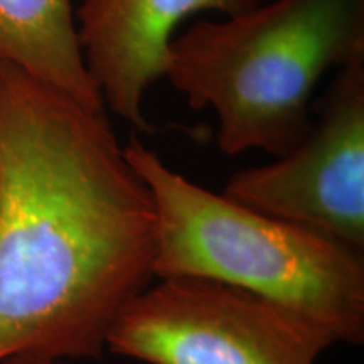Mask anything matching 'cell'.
I'll return each mask as SVG.
<instances>
[{"mask_svg": "<svg viewBox=\"0 0 364 364\" xmlns=\"http://www.w3.org/2000/svg\"><path fill=\"white\" fill-rule=\"evenodd\" d=\"M154 255L152 194L107 110L0 65V363L103 358Z\"/></svg>", "mask_w": 364, "mask_h": 364, "instance_id": "1", "label": "cell"}, {"mask_svg": "<svg viewBox=\"0 0 364 364\" xmlns=\"http://www.w3.org/2000/svg\"><path fill=\"white\" fill-rule=\"evenodd\" d=\"M361 61L364 0H268L174 36L164 76L194 110L216 112L223 154L282 157L311 130L322 75Z\"/></svg>", "mask_w": 364, "mask_h": 364, "instance_id": "2", "label": "cell"}, {"mask_svg": "<svg viewBox=\"0 0 364 364\" xmlns=\"http://www.w3.org/2000/svg\"><path fill=\"white\" fill-rule=\"evenodd\" d=\"M124 150L156 206V279L241 287L311 318L336 343H363V252L194 184L136 136Z\"/></svg>", "mask_w": 364, "mask_h": 364, "instance_id": "3", "label": "cell"}, {"mask_svg": "<svg viewBox=\"0 0 364 364\" xmlns=\"http://www.w3.org/2000/svg\"><path fill=\"white\" fill-rule=\"evenodd\" d=\"M324 327L225 282L154 279L118 312L107 351L147 364H317Z\"/></svg>", "mask_w": 364, "mask_h": 364, "instance_id": "4", "label": "cell"}, {"mask_svg": "<svg viewBox=\"0 0 364 364\" xmlns=\"http://www.w3.org/2000/svg\"><path fill=\"white\" fill-rule=\"evenodd\" d=\"M223 194L364 253V61L338 70L292 150L236 172Z\"/></svg>", "mask_w": 364, "mask_h": 364, "instance_id": "5", "label": "cell"}, {"mask_svg": "<svg viewBox=\"0 0 364 364\" xmlns=\"http://www.w3.org/2000/svg\"><path fill=\"white\" fill-rule=\"evenodd\" d=\"M268 0H80L76 29L86 70L110 108L142 134L154 125L144 115L150 85L166 73L176 29L194 14L235 17Z\"/></svg>", "mask_w": 364, "mask_h": 364, "instance_id": "6", "label": "cell"}, {"mask_svg": "<svg viewBox=\"0 0 364 364\" xmlns=\"http://www.w3.org/2000/svg\"><path fill=\"white\" fill-rule=\"evenodd\" d=\"M80 0H0V65L65 91L91 110H107L76 29Z\"/></svg>", "mask_w": 364, "mask_h": 364, "instance_id": "7", "label": "cell"}, {"mask_svg": "<svg viewBox=\"0 0 364 364\" xmlns=\"http://www.w3.org/2000/svg\"><path fill=\"white\" fill-rule=\"evenodd\" d=\"M0 364H76L66 359H53V358H39V356H16L9 358Z\"/></svg>", "mask_w": 364, "mask_h": 364, "instance_id": "8", "label": "cell"}]
</instances>
